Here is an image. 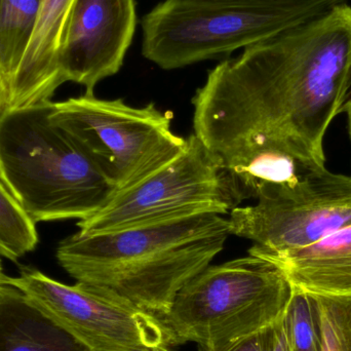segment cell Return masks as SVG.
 Here are the masks:
<instances>
[{"label": "cell", "mask_w": 351, "mask_h": 351, "mask_svg": "<svg viewBox=\"0 0 351 351\" xmlns=\"http://www.w3.org/2000/svg\"><path fill=\"white\" fill-rule=\"evenodd\" d=\"M351 95V6L243 49L196 90L194 135L237 180L296 150L325 158L324 138Z\"/></svg>", "instance_id": "cell-1"}, {"label": "cell", "mask_w": 351, "mask_h": 351, "mask_svg": "<svg viewBox=\"0 0 351 351\" xmlns=\"http://www.w3.org/2000/svg\"><path fill=\"white\" fill-rule=\"evenodd\" d=\"M284 326L290 351H321L317 311L308 293L293 288Z\"/></svg>", "instance_id": "cell-17"}, {"label": "cell", "mask_w": 351, "mask_h": 351, "mask_svg": "<svg viewBox=\"0 0 351 351\" xmlns=\"http://www.w3.org/2000/svg\"><path fill=\"white\" fill-rule=\"evenodd\" d=\"M4 105H5V93H4L2 86H0V112L3 110Z\"/></svg>", "instance_id": "cell-22"}, {"label": "cell", "mask_w": 351, "mask_h": 351, "mask_svg": "<svg viewBox=\"0 0 351 351\" xmlns=\"http://www.w3.org/2000/svg\"><path fill=\"white\" fill-rule=\"evenodd\" d=\"M73 1L39 0L32 39L3 110L51 102L56 90L64 84L59 67L60 45Z\"/></svg>", "instance_id": "cell-11"}, {"label": "cell", "mask_w": 351, "mask_h": 351, "mask_svg": "<svg viewBox=\"0 0 351 351\" xmlns=\"http://www.w3.org/2000/svg\"><path fill=\"white\" fill-rule=\"evenodd\" d=\"M4 282L19 289L56 324L92 351H149L167 346L158 317L108 289L58 282L32 267Z\"/></svg>", "instance_id": "cell-9"}, {"label": "cell", "mask_w": 351, "mask_h": 351, "mask_svg": "<svg viewBox=\"0 0 351 351\" xmlns=\"http://www.w3.org/2000/svg\"><path fill=\"white\" fill-rule=\"evenodd\" d=\"M4 274L2 271L1 259H0V282H1L2 278H3Z\"/></svg>", "instance_id": "cell-24"}, {"label": "cell", "mask_w": 351, "mask_h": 351, "mask_svg": "<svg viewBox=\"0 0 351 351\" xmlns=\"http://www.w3.org/2000/svg\"><path fill=\"white\" fill-rule=\"evenodd\" d=\"M264 351H290L285 330L284 317L265 330Z\"/></svg>", "instance_id": "cell-18"}, {"label": "cell", "mask_w": 351, "mask_h": 351, "mask_svg": "<svg viewBox=\"0 0 351 351\" xmlns=\"http://www.w3.org/2000/svg\"><path fill=\"white\" fill-rule=\"evenodd\" d=\"M230 235L228 218L199 215L113 232L77 231L59 243L56 257L76 282L108 289L160 319Z\"/></svg>", "instance_id": "cell-2"}, {"label": "cell", "mask_w": 351, "mask_h": 351, "mask_svg": "<svg viewBox=\"0 0 351 351\" xmlns=\"http://www.w3.org/2000/svg\"><path fill=\"white\" fill-rule=\"evenodd\" d=\"M136 25L135 0H74L60 45L64 82L94 93L99 82L123 67Z\"/></svg>", "instance_id": "cell-10"}, {"label": "cell", "mask_w": 351, "mask_h": 351, "mask_svg": "<svg viewBox=\"0 0 351 351\" xmlns=\"http://www.w3.org/2000/svg\"><path fill=\"white\" fill-rule=\"evenodd\" d=\"M292 293L282 270L259 256L208 265L160 317L167 346L194 342L200 351H226L282 319Z\"/></svg>", "instance_id": "cell-4"}, {"label": "cell", "mask_w": 351, "mask_h": 351, "mask_svg": "<svg viewBox=\"0 0 351 351\" xmlns=\"http://www.w3.org/2000/svg\"><path fill=\"white\" fill-rule=\"evenodd\" d=\"M39 243L36 223L0 180V256L18 261Z\"/></svg>", "instance_id": "cell-15"}, {"label": "cell", "mask_w": 351, "mask_h": 351, "mask_svg": "<svg viewBox=\"0 0 351 351\" xmlns=\"http://www.w3.org/2000/svg\"><path fill=\"white\" fill-rule=\"evenodd\" d=\"M39 0H0V86L5 102L32 39Z\"/></svg>", "instance_id": "cell-14"}, {"label": "cell", "mask_w": 351, "mask_h": 351, "mask_svg": "<svg viewBox=\"0 0 351 351\" xmlns=\"http://www.w3.org/2000/svg\"><path fill=\"white\" fill-rule=\"evenodd\" d=\"M0 351L92 350L49 319L24 293L1 280Z\"/></svg>", "instance_id": "cell-13"}, {"label": "cell", "mask_w": 351, "mask_h": 351, "mask_svg": "<svg viewBox=\"0 0 351 351\" xmlns=\"http://www.w3.org/2000/svg\"><path fill=\"white\" fill-rule=\"evenodd\" d=\"M51 109V101L0 112V180L35 223L80 222L117 191Z\"/></svg>", "instance_id": "cell-3"}, {"label": "cell", "mask_w": 351, "mask_h": 351, "mask_svg": "<svg viewBox=\"0 0 351 351\" xmlns=\"http://www.w3.org/2000/svg\"><path fill=\"white\" fill-rule=\"evenodd\" d=\"M265 330L243 338L226 351H264V348H265Z\"/></svg>", "instance_id": "cell-19"}, {"label": "cell", "mask_w": 351, "mask_h": 351, "mask_svg": "<svg viewBox=\"0 0 351 351\" xmlns=\"http://www.w3.org/2000/svg\"><path fill=\"white\" fill-rule=\"evenodd\" d=\"M212 1L234 2V3H258V2L276 1V0H212Z\"/></svg>", "instance_id": "cell-21"}, {"label": "cell", "mask_w": 351, "mask_h": 351, "mask_svg": "<svg viewBox=\"0 0 351 351\" xmlns=\"http://www.w3.org/2000/svg\"><path fill=\"white\" fill-rule=\"evenodd\" d=\"M341 112L346 113V117H348V134H350L351 141V99H348V100L346 101Z\"/></svg>", "instance_id": "cell-20"}, {"label": "cell", "mask_w": 351, "mask_h": 351, "mask_svg": "<svg viewBox=\"0 0 351 351\" xmlns=\"http://www.w3.org/2000/svg\"><path fill=\"white\" fill-rule=\"evenodd\" d=\"M51 119L66 132L115 191L143 181L174 160L186 138L172 131V112L154 103L133 107L94 93L51 102Z\"/></svg>", "instance_id": "cell-6"}, {"label": "cell", "mask_w": 351, "mask_h": 351, "mask_svg": "<svg viewBox=\"0 0 351 351\" xmlns=\"http://www.w3.org/2000/svg\"><path fill=\"white\" fill-rule=\"evenodd\" d=\"M174 160L136 185L117 192L86 220L82 233L113 232L199 215L230 214L245 199L220 158L195 135Z\"/></svg>", "instance_id": "cell-7"}, {"label": "cell", "mask_w": 351, "mask_h": 351, "mask_svg": "<svg viewBox=\"0 0 351 351\" xmlns=\"http://www.w3.org/2000/svg\"><path fill=\"white\" fill-rule=\"evenodd\" d=\"M317 311L321 351H351V294H311Z\"/></svg>", "instance_id": "cell-16"}, {"label": "cell", "mask_w": 351, "mask_h": 351, "mask_svg": "<svg viewBox=\"0 0 351 351\" xmlns=\"http://www.w3.org/2000/svg\"><path fill=\"white\" fill-rule=\"evenodd\" d=\"M149 351H173L169 348V346H160V348H156V350H152Z\"/></svg>", "instance_id": "cell-23"}, {"label": "cell", "mask_w": 351, "mask_h": 351, "mask_svg": "<svg viewBox=\"0 0 351 351\" xmlns=\"http://www.w3.org/2000/svg\"><path fill=\"white\" fill-rule=\"evenodd\" d=\"M249 254L278 266L293 288L319 295L351 294V225L321 241L284 253Z\"/></svg>", "instance_id": "cell-12"}, {"label": "cell", "mask_w": 351, "mask_h": 351, "mask_svg": "<svg viewBox=\"0 0 351 351\" xmlns=\"http://www.w3.org/2000/svg\"><path fill=\"white\" fill-rule=\"evenodd\" d=\"M344 2L165 0L142 21V53L162 69H179L245 49Z\"/></svg>", "instance_id": "cell-5"}, {"label": "cell", "mask_w": 351, "mask_h": 351, "mask_svg": "<svg viewBox=\"0 0 351 351\" xmlns=\"http://www.w3.org/2000/svg\"><path fill=\"white\" fill-rule=\"evenodd\" d=\"M255 198L228 218L231 234L254 241L253 251L301 249L351 225V177L327 169L299 183L266 186Z\"/></svg>", "instance_id": "cell-8"}]
</instances>
